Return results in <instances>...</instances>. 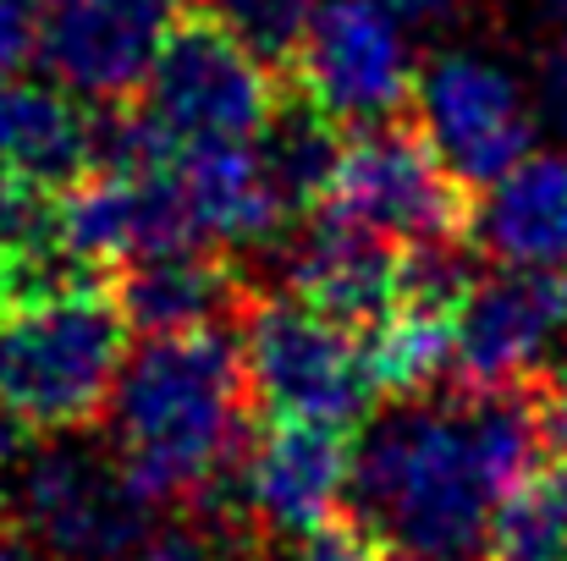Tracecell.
Returning a JSON list of instances; mask_svg holds the SVG:
<instances>
[{
	"label": "cell",
	"mask_w": 567,
	"mask_h": 561,
	"mask_svg": "<svg viewBox=\"0 0 567 561\" xmlns=\"http://www.w3.org/2000/svg\"><path fill=\"white\" fill-rule=\"evenodd\" d=\"M551 451L535 391L402 396L353 446L359 529L396 561H491L496 518Z\"/></svg>",
	"instance_id": "cell-1"
},
{
	"label": "cell",
	"mask_w": 567,
	"mask_h": 561,
	"mask_svg": "<svg viewBox=\"0 0 567 561\" xmlns=\"http://www.w3.org/2000/svg\"><path fill=\"white\" fill-rule=\"evenodd\" d=\"M248 370L226 325L144 336L111 396V451L150 507L204 496L248 451Z\"/></svg>",
	"instance_id": "cell-2"
},
{
	"label": "cell",
	"mask_w": 567,
	"mask_h": 561,
	"mask_svg": "<svg viewBox=\"0 0 567 561\" xmlns=\"http://www.w3.org/2000/svg\"><path fill=\"white\" fill-rule=\"evenodd\" d=\"M127 314L89 281L44 287L0 314V413L28 435H78L127 374Z\"/></svg>",
	"instance_id": "cell-3"
},
{
	"label": "cell",
	"mask_w": 567,
	"mask_h": 561,
	"mask_svg": "<svg viewBox=\"0 0 567 561\" xmlns=\"http://www.w3.org/2000/svg\"><path fill=\"white\" fill-rule=\"evenodd\" d=\"M276 111L281 100H276V77L265 55H254L243 39L198 17L172 33L150 83L138 89V105L105 127L100 160L105 166H166L188 149L259 144Z\"/></svg>",
	"instance_id": "cell-4"
},
{
	"label": "cell",
	"mask_w": 567,
	"mask_h": 561,
	"mask_svg": "<svg viewBox=\"0 0 567 561\" xmlns=\"http://www.w3.org/2000/svg\"><path fill=\"white\" fill-rule=\"evenodd\" d=\"M6 512L28 551L44 561H127L150 534V501L116 451L83 440H44L22 451L6 479Z\"/></svg>",
	"instance_id": "cell-5"
},
{
	"label": "cell",
	"mask_w": 567,
	"mask_h": 561,
	"mask_svg": "<svg viewBox=\"0 0 567 561\" xmlns=\"http://www.w3.org/2000/svg\"><path fill=\"white\" fill-rule=\"evenodd\" d=\"M237 342L248 391L276 424H320L348 435L375 407L380 374L370 342L298 298H259L243 314Z\"/></svg>",
	"instance_id": "cell-6"
},
{
	"label": "cell",
	"mask_w": 567,
	"mask_h": 561,
	"mask_svg": "<svg viewBox=\"0 0 567 561\" xmlns=\"http://www.w3.org/2000/svg\"><path fill=\"white\" fill-rule=\"evenodd\" d=\"M413 111L435 160L457 177V187H480V193L502 183L513 166H524L540 138L535 83H524L513 61L480 44L435 50L419 66Z\"/></svg>",
	"instance_id": "cell-7"
},
{
	"label": "cell",
	"mask_w": 567,
	"mask_h": 561,
	"mask_svg": "<svg viewBox=\"0 0 567 561\" xmlns=\"http://www.w3.org/2000/svg\"><path fill=\"white\" fill-rule=\"evenodd\" d=\"M292 66L303 100L337 127H380L419 89L413 33L391 0H320Z\"/></svg>",
	"instance_id": "cell-8"
},
{
	"label": "cell",
	"mask_w": 567,
	"mask_h": 561,
	"mask_svg": "<svg viewBox=\"0 0 567 561\" xmlns=\"http://www.w3.org/2000/svg\"><path fill=\"white\" fill-rule=\"evenodd\" d=\"M320 209H337L370 226L396 248L468 237V204H463L457 177L435 160L424 133L396 127V122L359 127V138H348L331 198Z\"/></svg>",
	"instance_id": "cell-9"
},
{
	"label": "cell",
	"mask_w": 567,
	"mask_h": 561,
	"mask_svg": "<svg viewBox=\"0 0 567 561\" xmlns=\"http://www.w3.org/2000/svg\"><path fill=\"white\" fill-rule=\"evenodd\" d=\"M50 242L72 270L204 248L172 166H100L50 204Z\"/></svg>",
	"instance_id": "cell-10"
},
{
	"label": "cell",
	"mask_w": 567,
	"mask_h": 561,
	"mask_svg": "<svg viewBox=\"0 0 567 561\" xmlns=\"http://www.w3.org/2000/svg\"><path fill=\"white\" fill-rule=\"evenodd\" d=\"M183 0H50L39 61L83 105L133 100L172 44Z\"/></svg>",
	"instance_id": "cell-11"
},
{
	"label": "cell",
	"mask_w": 567,
	"mask_h": 561,
	"mask_svg": "<svg viewBox=\"0 0 567 561\" xmlns=\"http://www.w3.org/2000/svg\"><path fill=\"white\" fill-rule=\"evenodd\" d=\"M463 391H518L567 347V270H491L452 314Z\"/></svg>",
	"instance_id": "cell-12"
},
{
	"label": "cell",
	"mask_w": 567,
	"mask_h": 561,
	"mask_svg": "<svg viewBox=\"0 0 567 561\" xmlns=\"http://www.w3.org/2000/svg\"><path fill=\"white\" fill-rule=\"evenodd\" d=\"M243 512L276 540H315L353 501V446L342 429L270 424L237 463Z\"/></svg>",
	"instance_id": "cell-13"
},
{
	"label": "cell",
	"mask_w": 567,
	"mask_h": 561,
	"mask_svg": "<svg viewBox=\"0 0 567 561\" xmlns=\"http://www.w3.org/2000/svg\"><path fill=\"white\" fill-rule=\"evenodd\" d=\"M287 298L348 331H375L402 309V248L337 209H315L287 259Z\"/></svg>",
	"instance_id": "cell-14"
},
{
	"label": "cell",
	"mask_w": 567,
	"mask_h": 561,
	"mask_svg": "<svg viewBox=\"0 0 567 561\" xmlns=\"http://www.w3.org/2000/svg\"><path fill=\"white\" fill-rule=\"evenodd\" d=\"M105 127L55 77H0V177L39 193H66L100 160Z\"/></svg>",
	"instance_id": "cell-15"
},
{
	"label": "cell",
	"mask_w": 567,
	"mask_h": 561,
	"mask_svg": "<svg viewBox=\"0 0 567 561\" xmlns=\"http://www.w3.org/2000/svg\"><path fill=\"white\" fill-rule=\"evenodd\" d=\"M468 242L496 270H567V149H535L468 209Z\"/></svg>",
	"instance_id": "cell-16"
},
{
	"label": "cell",
	"mask_w": 567,
	"mask_h": 561,
	"mask_svg": "<svg viewBox=\"0 0 567 561\" xmlns=\"http://www.w3.org/2000/svg\"><path fill=\"white\" fill-rule=\"evenodd\" d=\"M166 166L183 187V204L204 248H270L298 220L281 187L270 183L259 144L188 149Z\"/></svg>",
	"instance_id": "cell-17"
},
{
	"label": "cell",
	"mask_w": 567,
	"mask_h": 561,
	"mask_svg": "<svg viewBox=\"0 0 567 561\" xmlns=\"http://www.w3.org/2000/svg\"><path fill=\"white\" fill-rule=\"evenodd\" d=\"M116 303L127 314L133 331L144 336H183L220 325L237 303V281L231 270L215 259V248H177V253H155L122 270Z\"/></svg>",
	"instance_id": "cell-18"
},
{
	"label": "cell",
	"mask_w": 567,
	"mask_h": 561,
	"mask_svg": "<svg viewBox=\"0 0 567 561\" xmlns=\"http://www.w3.org/2000/svg\"><path fill=\"white\" fill-rule=\"evenodd\" d=\"M342 149L348 144L337 138V122H326L309 100L303 105H281L276 122L259 138L265 172H270V183L281 187V198L292 204V215H309V209H320L331 198Z\"/></svg>",
	"instance_id": "cell-19"
},
{
	"label": "cell",
	"mask_w": 567,
	"mask_h": 561,
	"mask_svg": "<svg viewBox=\"0 0 567 561\" xmlns=\"http://www.w3.org/2000/svg\"><path fill=\"white\" fill-rule=\"evenodd\" d=\"M491 561H567V418L551 413V451L496 518Z\"/></svg>",
	"instance_id": "cell-20"
},
{
	"label": "cell",
	"mask_w": 567,
	"mask_h": 561,
	"mask_svg": "<svg viewBox=\"0 0 567 561\" xmlns=\"http://www.w3.org/2000/svg\"><path fill=\"white\" fill-rule=\"evenodd\" d=\"M364 342H370V359H375L380 391L424 396L441 374L457 370V325H452L446 309L402 303L391 320H380Z\"/></svg>",
	"instance_id": "cell-21"
},
{
	"label": "cell",
	"mask_w": 567,
	"mask_h": 561,
	"mask_svg": "<svg viewBox=\"0 0 567 561\" xmlns=\"http://www.w3.org/2000/svg\"><path fill=\"white\" fill-rule=\"evenodd\" d=\"M198 6L215 28H226L231 39H243L265 61L292 55L309 17L320 11V0H198Z\"/></svg>",
	"instance_id": "cell-22"
},
{
	"label": "cell",
	"mask_w": 567,
	"mask_h": 561,
	"mask_svg": "<svg viewBox=\"0 0 567 561\" xmlns=\"http://www.w3.org/2000/svg\"><path fill=\"white\" fill-rule=\"evenodd\" d=\"M127 561H226V557H220V534L209 523L172 518V523H150V534L138 540V551Z\"/></svg>",
	"instance_id": "cell-23"
},
{
	"label": "cell",
	"mask_w": 567,
	"mask_h": 561,
	"mask_svg": "<svg viewBox=\"0 0 567 561\" xmlns=\"http://www.w3.org/2000/svg\"><path fill=\"white\" fill-rule=\"evenodd\" d=\"M50 0H0V77H11L28 55H39Z\"/></svg>",
	"instance_id": "cell-24"
},
{
	"label": "cell",
	"mask_w": 567,
	"mask_h": 561,
	"mask_svg": "<svg viewBox=\"0 0 567 561\" xmlns=\"http://www.w3.org/2000/svg\"><path fill=\"white\" fill-rule=\"evenodd\" d=\"M535 105H540V122H551L567 138V33L540 55V72H535Z\"/></svg>",
	"instance_id": "cell-25"
},
{
	"label": "cell",
	"mask_w": 567,
	"mask_h": 561,
	"mask_svg": "<svg viewBox=\"0 0 567 561\" xmlns=\"http://www.w3.org/2000/svg\"><path fill=\"white\" fill-rule=\"evenodd\" d=\"M298 561H396V557H391V551H380L364 529H337V523H331L326 534L303 540Z\"/></svg>",
	"instance_id": "cell-26"
},
{
	"label": "cell",
	"mask_w": 567,
	"mask_h": 561,
	"mask_svg": "<svg viewBox=\"0 0 567 561\" xmlns=\"http://www.w3.org/2000/svg\"><path fill=\"white\" fill-rule=\"evenodd\" d=\"M408 22H457V17H468L474 6H485V0H391Z\"/></svg>",
	"instance_id": "cell-27"
},
{
	"label": "cell",
	"mask_w": 567,
	"mask_h": 561,
	"mask_svg": "<svg viewBox=\"0 0 567 561\" xmlns=\"http://www.w3.org/2000/svg\"><path fill=\"white\" fill-rule=\"evenodd\" d=\"M17 435H22V429H17V424L0 413V479H11V468L22 463V451H17Z\"/></svg>",
	"instance_id": "cell-28"
},
{
	"label": "cell",
	"mask_w": 567,
	"mask_h": 561,
	"mask_svg": "<svg viewBox=\"0 0 567 561\" xmlns=\"http://www.w3.org/2000/svg\"><path fill=\"white\" fill-rule=\"evenodd\" d=\"M0 561H44V557H33V551H22V546H6V540H0Z\"/></svg>",
	"instance_id": "cell-29"
},
{
	"label": "cell",
	"mask_w": 567,
	"mask_h": 561,
	"mask_svg": "<svg viewBox=\"0 0 567 561\" xmlns=\"http://www.w3.org/2000/svg\"><path fill=\"white\" fill-rule=\"evenodd\" d=\"M546 6H551V17L563 22V33H567V0H546Z\"/></svg>",
	"instance_id": "cell-30"
}]
</instances>
